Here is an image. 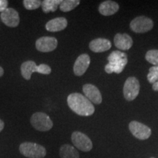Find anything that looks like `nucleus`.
<instances>
[{
    "label": "nucleus",
    "mask_w": 158,
    "mask_h": 158,
    "mask_svg": "<svg viewBox=\"0 0 158 158\" xmlns=\"http://www.w3.org/2000/svg\"><path fill=\"white\" fill-rule=\"evenodd\" d=\"M62 2L61 0H44L42 2L43 11L45 13H50V12H55L58 8V6Z\"/></svg>",
    "instance_id": "nucleus-19"
},
{
    "label": "nucleus",
    "mask_w": 158,
    "mask_h": 158,
    "mask_svg": "<svg viewBox=\"0 0 158 158\" xmlns=\"http://www.w3.org/2000/svg\"><path fill=\"white\" fill-rule=\"evenodd\" d=\"M152 89L154 91H156L157 92L158 91V81H156L155 83H154L152 85Z\"/></svg>",
    "instance_id": "nucleus-26"
},
{
    "label": "nucleus",
    "mask_w": 158,
    "mask_h": 158,
    "mask_svg": "<svg viewBox=\"0 0 158 158\" xmlns=\"http://www.w3.org/2000/svg\"><path fill=\"white\" fill-rule=\"evenodd\" d=\"M31 124L37 130L40 132H46L53 127L52 120L48 114L43 112H36L30 118Z\"/></svg>",
    "instance_id": "nucleus-4"
},
{
    "label": "nucleus",
    "mask_w": 158,
    "mask_h": 158,
    "mask_svg": "<svg viewBox=\"0 0 158 158\" xmlns=\"http://www.w3.org/2000/svg\"><path fill=\"white\" fill-rule=\"evenodd\" d=\"M147 79L150 84H154L156 81H158V66H154L149 69Z\"/></svg>",
    "instance_id": "nucleus-24"
},
{
    "label": "nucleus",
    "mask_w": 158,
    "mask_h": 158,
    "mask_svg": "<svg viewBox=\"0 0 158 158\" xmlns=\"http://www.w3.org/2000/svg\"><path fill=\"white\" fill-rule=\"evenodd\" d=\"M23 3L26 9L29 10H33L40 7L42 2L39 0H24Z\"/></svg>",
    "instance_id": "nucleus-23"
},
{
    "label": "nucleus",
    "mask_w": 158,
    "mask_h": 158,
    "mask_svg": "<svg viewBox=\"0 0 158 158\" xmlns=\"http://www.w3.org/2000/svg\"><path fill=\"white\" fill-rule=\"evenodd\" d=\"M59 157L61 158H80L76 148L70 144H63L59 149Z\"/></svg>",
    "instance_id": "nucleus-18"
},
{
    "label": "nucleus",
    "mask_w": 158,
    "mask_h": 158,
    "mask_svg": "<svg viewBox=\"0 0 158 158\" xmlns=\"http://www.w3.org/2000/svg\"><path fill=\"white\" fill-rule=\"evenodd\" d=\"M83 92L85 94V97L88 99L91 102L94 104H100L102 102V95L100 90L97 86L92 84H85L83 86Z\"/></svg>",
    "instance_id": "nucleus-11"
},
{
    "label": "nucleus",
    "mask_w": 158,
    "mask_h": 158,
    "mask_svg": "<svg viewBox=\"0 0 158 158\" xmlns=\"http://www.w3.org/2000/svg\"><path fill=\"white\" fill-rule=\"evenodd\" d=\"M111 48V43L109 40L105 38H97L92 40L89 43L91 51L95 53H101L108 51Z\"/></svg>",
    "instance_id": "nucleus-15"
},
{
    "label": "nucleus",
    "mask_w": 158,
    "mask_h": 158,
    "mask_svg": "<svg viewBox=\"0 0 158 158\" xmlns=\"http://www.w3.org/2000/svg\"><path fill=\"white\" fill-rule=\"evenodd\" d=\"M71 140L76 148L84 152L91 151L93 147V144L90 138L81 132H73L71 135Z\"/></svg>",
    "instance_id": "nucleus-5"
},
{
    "label": "nucleus",
    "mask_w": 158,
    "mask_h": 158,
    "mask_svg": "<svg viewBox=\"0 0 158 158\" xmlns=\"http://www.w3.org/2000/svg\"><path fill=\"white\" fill-rule=\"evenodd\" d=\"M150 158H155V157H150Z\"/></svg>",
    "instance_id": "nucleus-29"
},
{
    "label": "nucleus",
    "mask_w": 158,
    "mask_h": 158,
    "mask_svg": "<svg viewBox=\"0 0 158 158\" xmlns=\"http://www.w3.org/2000/svg\"><path fill=\"white\" fill-rule=\"evenodd\" d=\"M114 44L115 46L119 50L127 51L131 48L132 45L133 44V39L129 35L125 34H120L118 33L114 37Z\"/></svg>",
    "instance_id": "nucleus-13"
},
{
    "label": "nucleus",
    "mask_w": 158,
    "mask_h": 158,
    "mask_svg": "<svg viewBox=\"0 0 158 158\" xmlns=\"http://www.w3.org/2000/svg\"><path fill=\"white\" fill-rule=\"evenodd\" d=\"M80 1L79 0H65L59 5V9L62 12H70L76 8L77 6L79 5Z\"/></svg>",
    "instance_id": "nucleus-20"
},
{
    "label": "nucleus",
    "mask_w": 158,
    "mask_h": 158,
    "mask_svg": "<svg viewBox=\"0 0 158 158\" xmlns=\"http://www.w3.org/2000/svg\"><path fill=\"white\" fill-rule=\"evenodd\" d=\"M21 75L26 80H30L33 73H38L43 75H49L51 73V68L46 64L37 65L33 61H27L22 63L21 66Z\"/></svg>",
    "instance_id": "nucleus-2"
},
{
    "label": "nucleus",
    "mask_w": 158,
    "mask_h": 158,
    "mask_svg": "<svg viewBox=\"0 0 158 158\" xmlns=\"http://www.w3.org/2000/svg\"><path fill=\"white\" fill-rule=\"evenodd\" d=\"M127 58V54L125 53L119 51H115L110 54L108 57V62H116V61L121 60L122 59Z\"/></svg>",
    "instance_id": "nucleus-22"
},
{
    "label": "nucleus",
    "mask_w": 158,
    "mask_h": 158,
    "mask_svg": "<svg viewBox=\"0 0 158 158\" xmlns=\"http://www.w3.org/2000/svg\"><path fill=\"white\" fill-rule=\"evenodd\" d=\"M127 58H124L116 62H108L105 67V71L108 74L112 73H121L124 69V67L127 64Z\"/></svg>",
    "instance_id": "nucleus-17"
},
{
    "label": "nucleus",
    "mask_w": 158,
    "mask_h": 158,
    "mask_svg": "<svg viewBox=\"0 0 158 158\" xmlns=\"http://www.w3.org/2000/svg\"><path fill=\"white\" fill-rule=\"evenodd\" d=\"M4 74V69L0 66V77H2Z\"/></svg>",
    "instance_id": "nucleus-28"
},
{
    "label": "nucleus",
    "mask_w": 158,
    "mask_h": 158,
    "mask_svg": "<svg viewBox=\"0 0 158 158\" xmlns=\"http://www.w3.org/2000/svg\"><path fill=\"white\" fill-rule=\"evenodd\" d=\"M7 5H8V1L0 0V12H1V13L7 8Z\"/></svg>",
    "instance_id": "nucleus-25"
},
{
    "label": "nucleus",
    "mask_w": 158,
    "mask_h": 158,
    "mask_svg": "<svg viewBox=\"0 0 158 158\" xmlns=\"http://www.w3.org/2000/svg\"><path fill=\"white\" fill-rule=\"evenodd\" d=\"M129 130L134 137L140 140H147L152 135V130L137 121H132L129 124Z\"/></svg>",
    "instance_id": "nucleus-8"
},
{
    "label": "nucleus",
    "mask_w": 158,
    "mask_h": 158,
    "mask_svg": "<svg viewBox=\"0 0 158 158\" xmlns=\"http://www.w3.org/2000/svg\"><path fill=\"white\" fill-rule=\"evenodd\" d=\"M19 152L27 158H43L46 156V149L40 144L32 142H23L19 147Z\"/></svg>",
    "instance_id": "nucleus-3"
},
{
    "label": "nucleus",
    "mask_w": 158,
    "mask_h": 158,
    "mask_svg": "<svg viewBox=\"0 0 158 158\" xmlns=\"http://www.w3.org/2000/svg\"><path fill=\"white\" fill-rule=\"evenodd\" d=\"M90 64V57L88 54L80 55L75 62L73 66L74 74L77 76H81L87 70Z\"/></svg>",
    "instance_id": "nucleus-12"
},
{
    "label": "nucleus",
    "mask_w": 158,
    "mask_h": 158,
    "mask_svg": "<svg viewBox=\"0 0 158 158\" xmlns=\"http://www.w3.org/2000/svg\"><path fill=\"white\" fill-rule=\"evenodd\" d=\"M152 20L147 16H138L134 19L130 23L131 30L135 33H145L153 28Z\"/></svg>",
    "instance_id": "nucleus-6"
},
{
    "label": "nucleus",
    "mask_w": 158,
    "mask_h": 158,
    "mask_svg": "<svg viewBox=\"0 0 158 158\" xmlns=\"http://www.w3.org/2000/svg\"><path fill=\"white\" fill-rule=\"evenodd\" d=\"M140 84L135 77H130L126 80L123 88L124 98L127 101H132L137 98L139 94Z\"/></svg>",
    "instance_id": "nucleus-7"
},
{
    "label": "nucleus",
    "mask_w": 158,
    "mask_h": 158,
    "mask_svg": "<svg viewBox=\"0 0 158 158\" xmlns=\"http://www.w3.org/2000/svg\"><path fill=\"white\" fill-rule=\"evenodd\" d=\"M68 26V21L64 17H58L48 21L45 24V29L51 32H57L64 30Z\"/></svg>",
    "instance_id": "nucleus-14"
},
{
    "label": "nucleus",
    "mask_w": 158,
    "mask_h": 158,
    "mask_svg": "<svg viewBox=\"0 0 158 158\" xmlns=\"http://www.w3.org/2000/svg\"><path fill=\"white\" fill-rule=\"evenodd\" d=\"M68 105L74 113L79 116H89L94 113V107L86 97L80 93H72L68 97Z\"/></svg>",
    "instance_id": "nucleus-1"
},
{
    "label": "nucleus",
    "mask_w": 158,
    "mask_h": 158,
    "mask_svg": "<svg viewBox=\"0 0 158 158\" xmlns=\"http://www.w3.org/2000/svg\"><path fill=\"white\" fill-rule=\"evenodd\" d=\"M4 127H5V123H4V122L2 121V120L0 119V133L2 131Z\"/></svg>",
    "instance_id": "nucleus-27"
},
{
    "label": "nucleus",
    "mask_w": 158,
    "mask_h": 158,
    "mask_svg": "<svg viewBox=\"0 0 158 158\" xmlns=\"http://www.w3.org/2000/svg\"><path fill=\"white\" fill-rule=\"evenodd\" d=\"M2 21L9 27H16L20 23L19 13L13 8H7L1 13Z\"/></svg>",
    "instance_id": "nucleus-10"
},
{
    "label": "nucleus",
    "mask_w": 158,
    "mask_h": 158,
    "mask_svg": "<svg viewBox=\"0 0 158 158\" xmlns=\"http://www.w3.org/2000/svg\"><path fill=\"white\" fill-rule=\"evenodd\" d=\"M147 62L152 64L155 66H158V50L153 49L147 51L145 56Z\"/></svg>",
    "instance_id": "nucleus-21"
},
{
    "label": "nucleus",
    "mask_w": 158,
    "mask_h": 158,
    "mask_svg": "<svg viewBox=\"0 0 158 158\" xmlns=\"http://www.w3.org/2000/svg\"><path fill=\"white\" fill-rule=\"evenodd\" d=\"M58 45V41L54 37H42L38 38L35 43L37 51L47 53L54 51Z\"/></svg>",
    "instance_id": "nucleus-9"
},
{
    "label": "nucleus",
    "mask_w": 158,
    "mask_h": 158,
    "mask_svg": "<svg viewBox=\"0 0 158 158\" xmlns=\"http://www.w3.org/2000/svg\"><path fill=\"white\" fill-rule=\"evenodd\" d=\"M119 9V6L116 2L114 1H105L99 6L98 10L102 15H111L115 14Z\"/></svg>",
    "instance_id": "nucleus-16"
}]
</instances>
